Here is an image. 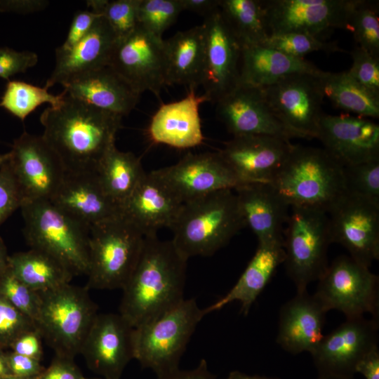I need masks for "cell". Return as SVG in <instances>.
Masks as SVG:
<instances>
[{
    "mask_svg": "<svg viewBox=\"0 0 379 379\" xmlns=\"http://www.w3.org/2000/svg\"><path fill=\"white\" fill-rule=\"evenodd\" d=\"M121 119L67 93L60 106L46 108L40 117L44 128L42 136L66 172L95 170L106 152L115 145Z\"/></svg>",
    "mask_w": 379,
    "mask_h": 379,
    "instance_id": "cell-1",
    "label": "cell"
},
{
    "mask_svg": "<svg viewBox=\"0 0 379 379\" xmlns=\"http://www.w3.org/2000/svg\"><path fill=\"white\" fill-rule=\"evenodd\" d=\"M187 262L171 240L145 237L137 264L122 288L119 314L136 328L178 305L185 299Z\"/></svg>",
    "mask_w": 379,
    "mask_h": 379,
    "instance_id": "cell-2",
    "label": "cell"
},
{
    "mask_svg": "<svg viewBox=\"0 0 379 379\" xmlns=\"http://www.w3.org/2000/svg\"><path fill=\"white\" fill-rule=\"evenodd\" d=\"M233 190H220L183 203L171 230L173 244L186 259L214 254L246 227Z\"/></svg>",
    "mask_w": 379,
    "mask_h": 379,
    "instance_id": "cell-3",
    "label": "cell"
},
{
    "mask_svg": "<svg viewBox=\"0 0 379 379\" xmlns=\"http://www.w3.org/2000/svg\"><path fill=\"white\" fill-rule=\"evenodd\" d=\"M291 207L328 213L345 193L343 166L324 148L293 145L270 183Z\"/></svg>",
    "mask_w": 379,
    "mask_h": 379,
    "instance_id": "cell-4",
    "label": "cell"
},
{
    "mask_svg": "<svg viewBox=\"0 0 379 379\" xmlns=\"http://www.w3.org/2000/svg\"><path fill=\"white\" fill-rule=\"evenodd\" d=\"M20 209L24 235L31 248L51 254L74 275H87L89 229L51 201L26 200Z\"/></svg>",
    "mask_w": 379,
    "mask_h": 379,
    "instance_id": "cell-5",
    "label": "cell"
},
{
    "mask_svg": "<svg viewBox=\"0 0 379 379\" xmlns=\"http://www.w3.org/2000/svg\"><path fill=\"white\" fill-rule=\"evenodd\" d=\"M143 233L122 213L90 228L86 287L122 289L139 259Z\"/></svg>",
    "mask_w": 379,
    "mask_h": 379,
    "instance_id": "cell-6",
    "label": "cell"
},
{
    "mask_svg": "<svg viewBox=\"0 0 379 379\" xmlns=\"http://www.w3.org/2000/svg\"><path fill=\"white\" fill-rule=\"evenodd\" d=\"M205 316L194 298L178 305L134 328V359L159 376L179 368V362L197 324Z\"/></svg>",
    "mask_w": 379,
    "mask_h": 379,
    "instance_id": "cell-7",
    "label": "cell"
},
{
    "mask_svg": "<svg viewBox=\"0 0 379 379\" xmlns=\"http://www.w3.org/2000/svg\"><path fill=\"white\" fill-rule=\"evenodd\" d=\"M88 288L69 284L39 293L35 324L55 355L74 359L97 314Z\"/></svg>",
    "mask_w": 379,
    "mask_h": 379,
    "instance_id": "cell-8",
    "label": "cell"
},
{
    "mask_svg": "<svg viewBox=\"0 0 379 379\" xmlns=\"http://www.w3.org/2000/svg\"><path fill=\"white\" fill-rule=\"evenodd\" d=\"M291 211L284 231L283 264L297 291H301L318 281L328 265V218L318 209L291 207Z\"/></svg>",
    "mask_w": 379,
    "mask_h": 379,
    "instance_id": "cell-9",
    "label": "cell"
},
{
    "mask_svg": "<svg viewBox=\"0 0 379 379\" xmlns=\"http://www.w3.org/2000/svg\"><path fill=\"white\" fill-rule=\"evenodd\" d=\"M315 298L328 312L335 310L346 319L368 313L379 319V279L350 255H340L318 280Z\"/></svg>",
    "mask_w": 379,
    "mask_h": 379,
    "instance_id": "cell-10",
    "label": "cell"
},
{
    "mask_svg": "<svg viewBox=\"0 0 379 379\" xmlns=\"http://www.w3.org/2000/svg\"><path fill=\"white\" fill-rule=\"evenodd\" d=\"M357 0H262L269 34L302 33L324 39L347 29Z\"/></svg>",
    "mask_w": 379,
    "mask_h": 379,
    "instance_id": "cell-11",
    "label": "cell"
},
{
    "mask_svg": "<svg viewBox=\"0 0 379 379\" xmlns=\"http://www.w3.org/2000/svg\"><path fill=\"white\" fill-rule=\"evenodd\" d=\"M331 243L370 267L379 258V206L345 193L327 213Z\"/></svg>",
    "mask_w": 379,
    "mask_h": 379,
    "instance_id": "cell-12",
    "label": "cell"
},
{
    "mask_svg": "<svg viewBox=\"0 0 379 379\" xmlns=\"http://www.w3.org/2000/svg\"><path fill=\"white\" fill-rule=\"evenodd\" d=\"M8 163L25 201H51L66 175L60 159L43 136L26 131L14 140Z\"/></svg>",
    "mask_w": 379,
    "mask_h": 379,
    "instance_id": "cell-13",
    "label": "cell"
},
{
    "mask_svg": "<svg viewBox=\"0 0 379 379\" xmlns=\"http://www.w3.org/2000/svg\"><path fill=\"white\" fill-rule=\"evenodd\" d=\"M323 75L292 74L262 88L266 100L278 119L302 138L317 137L323 114Z\"/></svg>",
    "mask_w": 379,
    "mask_h": 379,
    "instance_id": "cell-14",
    "label": "cell"
},
{
    "mask_svg": "<svg viewBox=\"0 0 379 379\" xmlns=\"http://www.w3.org/2000/svg\"><path fill=\"white\" fill-rule=\"evenodd\" d=\"M379 319H346L310 354L319 375L352 377L359 361L378 347Z\"/></svg>",
    "mask_w": 379,
    "mask_h": 379,
    "instance_id": "cell-15",
    "label": "cell"
},
{
    "mask_svg": "<svg viewBox=\"0 0 379 379\" xmlns=\"http://www.w3.org/2000/svg\"><path fill=\"white\" fill-rule=\"evenodd\" d=\"M108 65L140 94L148 91L159 98L166 86L164 40L139 25L117 41Z\"/></svg>",
    "mask_w": 379,
    "mask_h": 379,
    "instance_id": "cell-16",
    "label": "cell"
},
{
    "mask_svg": "<svg viewBox=\"0 0 379 379\" xmlns=\"http://www.w3.org/2000/svg\"><path fill=\"white\" fill-rule=\"evenodd\" d=\"M215 104L218 118L233 136L267 135L287 140L302 138L278 119L262 88L239 83Z\"/></svg>",
    "mask_w": 379,
    "mask_h": 379,
    "instance_id": "cell-17",
    "label": "cell"
},
{
    "mask_svg": "<svg viewBox=\"0 0 379 379\" xmlns=\"http://www.w3.org/2000/svg\"><path fill=\"white\" fill-rule=\"evenodd\" d=\"M204 60L201 86L209 102L215 103L240 83L241 47L219 8L203 22Z\"/></svg>",
    "mask_w": 379,
    "mask_h": 379,
    "instance_id": "cell-18",
    "label": "cell"
},
{
    "mask_svg": "<svg viewBox=\"0 0 379 379\" xmlns=\"http://www.w3.org/2000/svg\"><path fill=\"white\" fill-rule=\"evenodd\" d=\"M133 331L119 314H98L80 351L88 368L103 379H120L134 359Z\"/></svg>",
    "mask_w": 379,
    "mask_h": 379,
    "instance_id": "cell-19",
    "label": "cell"
},
{
    "mask_svg": "<svg viewBox=\"0 0 379 379\" xmlns=\"http://www.w3.org/2000/svg\"><path fill=\"white\" fill-rule=\"evenodd\" d=\"M153 171L182 203L241 185L219 152H189L176 164Z\"/></svg>",
    "mask_w": 379,
    "mask_h": 379,
    "instance_id": "cell-20",
    "label": "cell"
},
{
    "mask_svg": "<svg viewBox=\"0 0 379 379\" xmlns=\"http://www.w3.org/2000/svg\"><path fill=\"white\" fill-rule=\"evenodd\" d=\"M293 145L267 135H241L225 142L219 152L241 185L271 183Z\"/></svg>",
    "mask_w": 379,
    "mask_h": 379,
    "instance_id": "cell-21",
    "label": "cell"
},
{
    "mask_svg": "<svg viewBox=\"0 0 379 379\" xmlns=\"http://www.w3.org/2000/svg\"><path fill=\"white\" fill-rule=\"evenodd\" d=\"M316 138L343 166L379 158V126L369 118L323 114Z\"/></svg>",
    "mask_w": 379,
    "mask_h": 379,
    "instance_id": "cell-22",
    "label": "cell"
},
{
    "mask_svg": "<svg viewBox=\"0 0 379 379\" xmlns=\"http://www.w3.org/2000/svg\"><path fill=\"white\" fill-rule=\"evenodd\" d=\"M51 201L89 230L122 213L104 190L95 170L66 172Z\"/></svg>",
    "mask_w": 379,
    "mask_h": 379,
    "instance_id": "cell-23",
    "label": "cell"
},
{
    "mask_svg": "<svg viewBox=\"0 0 379 379\" xmlns=\"http://www.w3.org/2000/svg\"><path fill=\"white\" fill-rule=\"evenodd\" d=\"M246 226L258 244L284 245V225L290 207L270 183H246L234 190Z\"/></svg>",
    "mask_w": 379,
    "mask_h": 379,
    "instance_id": "cell-24",
    "label": "cell"
},
{
    "mask_svg": "<svg viewBox=\"0 0 379 379\" xmlns=\"http://www.w3.org/2000/svg\"><path fill=\"white\" fill-rule=\"evenodd\" d=\"M326 313L314 294L297 291L280 308L277 343L292 354H311L324 335Z\"/></svg>",
    "mask_w": 379,
    "mask_h": 379,
    "instance_id": "cell-25",
    "label": "cell"
},
{
    "mask_svg": "<svg viewBox=\"0 0 379 379\" xmlns=\"http://www.w3.org/2000/svg\"><path fill=\"white\" fill-rule=\"evenodd\" d=\"M183 203L154 171L145 173L122 207V214L145 237L171 228Z\"/></svg>",
    "mask_w": 379,
    "mask_h": 379,
    "instance_id": "cell-26",
    "label": "cell"
},
{
    "mask_svg": "<svg viewBox=\"0 0 379 379\" xmlns=\"http://www.w3.org/2000/svg\"><path fill=\"white\" fill-rule=\"evenodd\" d=\"M209 102L196 89L189 88L182 99L162 104L152 117L147 133L152 142L177 149H188L201 145L204 139L199 107Z\"/></svg>",
    "mask_w": 379,
    "mask_h": 379,
    "instance_id": "cell-27",
    "label": "cell"
},
{
    "mask_svg": "<svg viewBox=\"0 0 379 379\" xmlns=\"http://www.w3.org/2000/svg\"><path fill=\"white\" fill-rule=\"evenodd\" d=\"M62 86L69 96L121 117L135 108L140 95L109 65L79 74Z\"/></svg>",
    "mask_w": 379,
    "mask_h": 379,
    "instance_id": "cell-28",
    "label": "cell"
},
{
    "mask_svg": "<svg viewBox=\"0 0 379 379\" xmlns=\"http://www.w3.org/2000/svg\"><path fill=\"white\" fill-rule=\"evenodd\" d=\"M117 41L105 18L99 15L91 31L70 50H55V67L44 86L62 85L79 74L108 65Z\"/></svg>",
    "mask_w": 379,
    "mask_h": 379,
    "instance_id": "cell-29",
    "label": "cell"
},
{
    "mask_svg": "<svg viewBox=\"0 0 379 379\" xmlns=\"http://www.w3.org/2000/svg\"><path fill=\"white\" fill-rule=\"evenodd\" d=\"M326 72L305 58H295L262 44L241 48L240 83L265 88L292 74L321 76Z\"/></svg>",
    "mask_w": 379,
    "mask_h": 379,
    "instance_id": "cell-30",
    "label": "cell"
},
{
    "mask_svg": "<svg viewBox=\"0 0 379 379\" xmlns=\"http://www.w3.org/2000/svg\"><path fill=\"white\" fill-rule=\"evenodd\" d=\"M283 246L258 244L256 251L234 286L222 298L203 309L206 314L237 301L241 312L247 315L260 294L283 264Z\"/></svg>",
    "mask_w": 379,
    "mask_h": 379,
    "instance_id": "cell-31",
    "label": "cell"
},
{
    "mask_svg": "<svg viewBox=\"0 0 379 379\" xmlns=\"http://www.w3.org/2000/svg\"><path fill=\"white\" fill-rule=\"evenodd\" d=\"M166 85H185L189 88L201 86L204 60L203 25L178 32L164 40Z\"/></svg>",
    "mask_w": 379,
    "mask_h": 379,
    "instance_id": "cell-32",
    "label": "cell"
},
{
    "mask_svg": "<svg viewBox=\"0 0 379 379\" xmlns=\"http://www.w3.org/2000/svg\"><path fill=\"white\" fill-rule=\"evenodd\" d=\"M8 267L18 279L37 293L69 284L74 276L61 261L32 248L9 255Z\"/></svg>",
    "mask_w": 379,
    "mask_h": 379,
    "instance_id": "cell-33",
    "label": "cell"
},
{
    "mask_svg": "<svg viewBox=\"0 0 379 379\" xmlns=\"http://www.w3.org/2000/svg\"><path fill=\"white\" fill-rule=\"evenodd\" d=\"M104 190L121 209L145 175L140 160L133 153L112 145L95 168Z\"/></svg>",
    "mask_w": 379,
    "mask_h": 379,
    "instance_id": "cell-34",
    "label": "cell"
},
{
    "mask_svg": "<svg viewBox=\"0 0 379 379\" xmlns=\"http://www.w3.org/2000/svg\"><path fill=\"white\" fill-rule=\"evenodd\" d=\"M219 9L241 48L262 44L269 36L262 0H220Z\"/></svg>",
    "mask_w": 379,
    "mask_h": 379,
    "instance_id": "cell-35",
    "label": "cell"
},
{
    "mask_svg": "<svg viewBox=\"0 0 379 379\" xmlns=\"http://www.w3.org/2000/svg\"><path fill=\"white\" fill-rule=\"evenodd\" d=\"M321 82L324 97L335 107L359 117H379V96L359 84L347 72H326Z\"/></svg>",
    "mask_w": 379,
    "mask_h": 379,
    "instance_id": "cell-36",
    "label": "cell"
},
{
    "mask_svg": "<svg viewBox=\"0 0 379 379\" xmlns=\"http://www.w3.org/2000/svg\"><path fill=\"white\" fill-rule=\"evenodd\" d=\"M46 87L34 86L22 81H8L0 101V107L23 121L27 117L44 103L51 107L60 106L66 94L63 91L59 95L48 92Z\"/></svg>",
    "mask_w": 379,
    "mask_h": 379,
    "instance_id": "cell-37",
    "label": "cell"
},
{
    "mask_svg": "<svg viewBox=\"0 0 379 379\" xmlns=\"http://www.w3.org/2000/svg\"><path fill=\"white\" fill-rule=\"evenodd\" d=\"M378 14V1L357 0L351 11L347 27L357 46L376 58H379Z\"/></svg>",
    "mask_w": 379,
    "mask_h": 379,
    "instance_id": "cell-38",
    "label": "cell"
},
{
    "mask_svg": "<svg viewBox=\"0 0 379 379\" xmlns=\"http://www.w3.org/2000/svg\"><path fill=\"white\" fill-rule=\"evenodd\" d=\"M140 0H89L91 11L105 18L117 41H120L138 27V8Z\"/></svg>",
    "mask_w": 379,
    "mask_h": 379,
    "instance_id": "cell-39",
    "label": "cell"
},
{
    "mask_svg": "<svg viewBox=\"0 0 379 379\" xmlns=\"http://www.w3.org/2000/svg\"><path fill=\"white\" fill-rule=\"evenodd\" d=\"M345 193L379 206V158L343 166Z\"/></svg>",
    "mask_w": 379,
    "mask_h": 379,
    "instance_id": "cell-40",
    "label": "cell"
},
{
    "mask_svg": "<svg viewBox=\"0 0 379 379\" xmlns=\"http://www.w3.org/2000/svg\"><path fill=\"white\" fill-rule=\"evenodd\" d=\"M182 11L180 0H140L138 25L162 38L164 32L175 22Z\"/></svg>",
    "mask_w": 379,
    "mask_h": 379,
    "instance_id": "cell-41",
    "label": "cell"
},
{
    "mask_svg": "<svg viewBox=\"0 0 379 379\" xmlns=\"http://www.w3.org/2000/svg\"><path fill=\"white\" fill-rule=\"evenodd\" d=\"M295 58L304 56L314 51L326 53L345 52L336 42H328L324 39L302 33H285L269 35L262 44Z\"/></svg>",
    "mask_w": 379,
    "mask_h": 379,
    "instance_id": "cell-42",
    "label": "cell"
},
{
    "mask_svg": "<svg viewBox=\"0 0 379 379\" xmlns=\"http://www.w3.org/2000/svg\"><path fill=\"white\" fill-rule=\"evenodd\" d=\"M0 295L35 323L40 305L39 294L18 279L9 267L0 278Z\"/></svg>",
    "mask_w": 379,
    "mask_h": 379,
    "instance_id": "cell-43",
    "label": "cell"
},
{
    "mask_svg": "<svg viewBox=\"0 0 379 379\" xmlns=\"http://www.w3.org/2000/svg\"><path fill=\"white\" fill-rule=\"evenodd\" d=\"M37 328L34 321L0 295V347H9L22 333Z\"/></svg>",
    "mask_w": 379,
    "mask_h": 379,
    "instance_id": "cell-44",
    "label": "cell"
},
{
    "mask_svg": "<svg viewBox=\"0 0 379 379\" xmlns=\"http://www.w3.org/2000/svg\"><path fill=\"white\" fill-rule=\"evenodd\" d=\"M352 64L348 74L359 84L379 96V58L356 46L350 52Z\"/></svg>",
    "mask_w": 379,
    "mask_h": 379,
    "instance_id": "cell-45",
    "label": "cell"
},
{
    "mask_svg": "<svg viewBox=\"0 0 379 379\" xmlns=\"http://www.w3.org/2000/svg\"><path fill=\"white\" fill-rule=\"evenodd\" d=\"M9 160V159H8ZM25 201L8 161L0 166V226Z\"/></svg>",
    "mask_w": 379,
    "mask_h": 379,
    "instance_id": "cell-46",
    "label": "cell"
},
{
    "mask_svg": "<svg viewBox=\"0 0 379 379\" xmlns=\"http://www.w3.org/2000/svg\"><path fill=\"white\" fill-rule=\"evenodd\" d=\"M38 61L36 53L24 51H17L8 47L0 48V78L9 81L15 74L25 72Z\"/></svg>",
    "mask_w": 379,
    "mask_h": 379,
    "instance_id": "cell-47",
    "label": "cell"
},
{
    "mask_svg": "<svg viewBox=\"0 0 379 379\" xmlns=\"http://www.w3.org/2000/svg\"><path fill=\"white\" fill-rule=\"evenodd\" d=\"M99 15L88 10L77 11L73 17L64 43L56 51L64 52L74 47L91 31Z\"/></svg>",
    "mask_w": 379,
    "mask_h": 379,
    "instance_id": "cell-48",
    "label": "cell"
},
{
    "mask_svg": "<svg viewBox=\"0 0 379 379\" xmlns=\"http://www.w3.org/2000/svg\"><path fill=\"white\" fill-rule=\"evenodd\" d=\"M36 379H86L74 359L55 355L50 366Z\"/></svg>",
    "mask_w": 379,
    "mask_h": 379,
    "instance_id": "cell-49",
    "label": "cell"
},
{
    "mask_svg": "<svg viewBox=\"0 0 379 379\" xmlns=\"http://www.w3.org/2000/svg\"><path fill=\"white\" fill-rule=\"evenodd\" d=\"M8 368L11 375L22 378H36L45 369L41 361L17 354L6 352Z\"/></svg>",
    "mask_w": 379,
    "mask_h": 379,
    "instance_id": "cell-50",
    "label": "cell"
},
{
    "mask_svg": "<svg viewBox=\"0 0 379 379\" xmlns=\"http://www.w3.org/2000/svg\"><path fill=\"white\" fill-rule=\"evenodd\" d=\"M41 338V334L37 328L30 330L16 338L9 348L17 354L41 361L43 357Z\"/></svg>",
    "mask_w": 379,
    "mask_h": 379,
    "instance_id": "cell-51",
    "label": "cell"
},
{
    "mask_svg": "<svg viewBox=\"0 0 379 379\" xmlns=\"http://www.w3.org/2000/svg\"><path fill=\"white\" fill-rule=\"evenodd\" d=\"M48 5L45 0H0V11L28 14L42 11Z\"/></svg>",
    "mask_w": 379,
    "mask_h": 379,
    "instance_id": "cell-52",
    "label": "cell"
},
{
    "mask_svg": "<svg viewBox=\"0 0 379 379\" xmlns=\"http://www.w3.org/2000/svg\"><path fill=\"white\" fill-rule=\"evenodd\" d=\"M157 379H216L215 375L211 373L205 359H201L198 366L191 370H180L179 368L157 376Z\"/></svg>",
    "mask_w": 379,
    "mask_h": 379,
    "instance_id": "cell-53",
    "label": "cell"
},
{
    "mask_svg": "<svg viewBox=\"0 0 379 379\" xmlns=\"http://www.w3.org/2000/svg\"><path fill=\"white\" fill-rule=\"evenodd\" d=\"M356 373H361L366 379H379L378 347L366 354L357 364Z\"/></svg>",
    "mask_w": 379,
    "mask_h": 379,
    "instance_id": "cell-54",
    "label": "cell"
},
{
    "mask_svg": "<svg viewBox=\"0 0 379 379\" xmlns=\"http://www.w3.org/2000/svg\"><path fill=\"white\" fill-rule=\"evenodd\" d=\"M182 11H188L204 18L219 8L220 0H180Z\"/></svg>",
    "mask_w": 379,
    "mask_h": 379,
    "instance_id": "cell-55",
    "label": "cell"
},
{
    "mask_svg": "<svg viewBox=\"0 0 379 379\" xmlns=\"http://www.w3.org/2000/svg\"><path fill=\"white\" fill-rule=\"evenodd\" d=\"M8 257L6 245L0 237V278L8 268Z\"/></svg>",
    "mask_w": 379,
    "mask_h": 379,
    "instance_id": "cell-56",
    "label": "cell"
},
{
    "mask_svg": "<svg viewBox=\"0 0 379 379\" xmlns=\"http://www.w3.org/2000/svg\"><path fill=\"white\" fill-rule=\"evenodd\" d=\"M227 379H278L276 378L266 377L258 375H248L239 371H231Z\"/></svg>",
    "mask_w": 379,
    "mask_h": 379,
    "instance_id": "cell-57",
    "label": "cell"
},
{
    "mask_svg": "<svg viewBox=\"0 0 379 379\" xmlns=\"http://www.w3.org/2000/svg\"><path fill=\"white\" fill-rule=\"evenodd\" d=\"M11 375V373L6 358V352H4L3 349L0 347V379Z\"/></svg>",
    "mask_w": 379,
    "mask_h": 379,
    "instance_id": "cell-58",
    "label": "cell"
},
{
    "mask_svg": "<svg viewBox=\"0 0 379 379\" xmlns=\"http://www.w3.org/2000/svg\"><path fill=\"white\" fill-rule=\"evenodd\" d=\"M317 379H354V376L341 377V376H335V375H318Z\"/></svg>",
    "mask_w": 379,
    "mask_h": 379,
    "instance_id": "cell-59",
    "label": "cell"
},
{
    "mask_svg": "<svg viewBox=\"0 0 379 379\" xmlns=\"http://www.w3.org/2000/svg\"><path fill=\"white\" fill-rule=\"evenodd\" d=\"M10 159V152L4 154H0V166L4 164Z\"/></svg>",
    "mask_w": 379,
    "mask_h": 379,
    "instance_id": "cell-60",
    "label": "cell"
},
{
    "mask_svg": "<svg viewBox=\"0 0 379 379\" xmlns=\"http://www.w3.org/2000/svg\"><path fill=\"white\" fill-rule=\"evenodd\" d=\"M36 378H22V377H18L13 375L6 376L4 378H2L1 379H36Z\"/></svg>",
    "mask_w": 379,
    "mask_h": 379,
    "instance_id": "cell-61",
    "label": "cell"
},
{
    "mask_svg": "<svg viewBox=\"0 0 379 379\" xmlns=\"http://www.w3.org/2000/svg\"><path fill=\"white\" fill-rule=\"evenodd\" d=\"M95 379H103V378H95Z\"/></svg>",
    "mask_w": 379,
    "mask_h": 379,
    "instance_id": "cell-62",
    "label": "cell"
},
{
    "mask_svg": "<svg viewBox=\"0 0 379 379\" xmlns=\"http://www.w3.org/2000/svg\"><path fill=\"white\" fill-rule=\"evenodd\" d=\"M87 379V378H86Z\"/></svg>",
    "mask_w": 379,
    "mask_h": 379,
    "instance_id": "cell-63",
    "label": "cell"
}]
</instances>
